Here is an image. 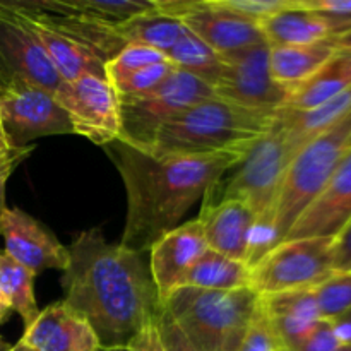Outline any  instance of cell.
I'll use <instances>...</instances> for the list:
<instances>
[{"mask_svg": "<svg viewBox=\"0 0 351 351\" xmlns=\"http://www.w3.org/2000/svg\"><path fill=\"white\" fill-rule=\"evenodd\" d=\"M62 276L64 302L82 315L101 348H127L163 312L144 254L112 243L101 230L77 233Z\"/></svg>", "mask_w": 351, "mask_h": 351, "instance_id": "obj_1", "label": "cell"}, {"mask_svg": "<svg viewBox=\"0 0 351 351\" xmlns=\"http://www.w3.org/2000/svg\"><path fill=\"white\" fill-rule=\"evenodd\" d=\"M110 146L127 192L120 245L141 254L149 252L160 237L184 223L192 206L243 158L237 153L154 156L120 141Z\"/></svg>", "mask_w": 351, "mask_h": 351, "instance_id": "obj_2", "label": "cell"}, {"mask_svg": "<svg viewBox=\"0 0 351 351\" xmlns=\"http://www.w3.org/2000/svg\"><path fill=\"white\" fill-rule=\"evenodd\" d=\"M351 123L343 117L324 134L305 144L285 171L276 197L264 218L254 223L247 266L283 242L305 209L319 197L348 149Z\"/></svg>", "mask_w": 351, "mask_h": 351, "instance_id": "obj_3", "label": "cell"}, {"mask_svg": "<svg viewBox=\"0 0 351 351\" xmlns=\"http://www.w3.org/2000/svg\"><path fill=\"white\" fill-rule=\"evenodd\" d=\"M278 112H264L211 96L189 106L158 132L149 153L173 154H245L266 136L278 120Z\"/></svg>", "mask_w": 351, "mask_h": 351, "instance_id": "obj_4", "label": "cell"}, {"mask_svg": "<svg viewBox=\"0 0 351 351\" xmlns=\"http://www.w3.org/2000/svg\"><path fill=\"white\" fill-rule=\"evenodd\" d=\"M257 305L259 295L250 288H178L163 302L165 312L197 351H239Z\"/></svg>", "mask_w": 351, "mask_h": 351, "instance_id": "obj_5", "label": "cell"}, {"mask_svg": "<svg viewBox=\"0 0 351 351\" xmlns=\"http://www.w3.org/2000/svg\"><path fill=\"white\" fill-rule=\"evenodd\" d=\"M280 117V113H278ZM298 151L288 141L280 120L261 137L242 160L208 189L202 202L237 199L249 206L257 219L264 218L276 197L285 171Z\"/></svg>", "mask_w": 351, "mask_h": 351, "instance_id": "obj_6", "label": "cell"}, {"mask_svg": "<svg viewBox=\"0 0 351 351\" xmlns=\"http://www.w3.org/2000/svg\"><path fill=\"white\" fill-rule=\"evenodd\" d=\"M215 96L202 79L175 69L158 88L146 95L119 99L120 143L149 153L158 132L195 103Z\"/></svg>", "mask_w": 351, "mask_h": 351, "instance_id": "obj_7", "label": "cell"}, {"mask_svg": "<svg viewBox=\"0 0 351 351\" xmlns=\"http://www.w3.org/2000/svg\"><path fill=\"white\" fill-rule=\"evenodd\" d=\"M335 273V239L283 240L250 266V290L259 297L314 290Z\"/></svg>", "mask_w": 351, "mask_h": 351, "instance_id": "obj_8", "label": "cell"}, {"mask_svg": "<svg viewBox=\"0 0 351 351\" xmlns=\"http://www.w3.org/2000/svg\"><path fill=\"white\" fill-rule=\"evenodd\" d=\"M0 127L16 149L40 137L72 134L71 120L53 93L17 77L0 89Z\"/></svg>", "mask_w": 351, "mask_h": 351, "instance_id": "obj_9", "label": "cell"}, {"mask_svg": "<svg viewBox=\"0 0 351 351\" xmlns=\"http://www.w3.org/2000/svg\"><path fill=\"white\" fill-rule=\"evenodd\" d=\"M225 69L215 84V96L264 112L285 108L291 91L278 84L269 71V43L223 55Z\"/></svg>", "mask_w": 351, "mask_h": 351, "instance_id": "obj_10", "label": "cell"}, {"mask_svg": "<svg viewBox=\"0 0 351 351\" xmlns=\"http://www.w3.org/2000/svg\"><path fill=\"white\" fill-rule=\"evenodd\" d=\"M55 98L67 113L72 134L98 146L120 139L119 98L101 75H81L62 84Z\"/></svg>", "mask_w": 351, "mask_h": 351, "instance_id": "obj_11", "label": "cell"}, {"mask_svg": "<svg viewBox=\"0 0 351 351\" xmlns=\"http://www.w3.org/2000/svg\"><path fill=\"white\" fill-rule=\"evenodd\" d=\"M0 62L14 77L53 95L65 82L16 2H0Z\"/></svg>", "mask_w": 351, "mask_h": 351, "instance_id": "obj_12", "label": "cell"}, {"mask_svg": "<svg viewBox=\"0 0 351 351\" xmlns=\"http://www.w3.org/2000/svg\"><path fill=\"white\" fill-rule=\"evenodd\" d=\"M156 5L161 12L180 19L189 31L201 38L221 57L243 48L267 43L259 23L216 9L209 0H156Z\"/></svg>", "mask_w": 351, "mask_h": 351, "instance_id": "obj_13", "label": "cell"}, {"mask_svg": "<svg viewBox=\"0 0 351 351\" xmlns=\"http://www.w3.org/2000/svg\"><path fill=\"white\" fill-rule=\"evenodd\" d=\"M0 235L7 257L38 276L47 269L65 271L69 249L38 219L19 208H7L3 213Z\"/></svg>", "mask_w": 351, "mask_h": 351, "instance_id": "obj_14", "label": "cell"}, {"mask_svg": "<svg viewBox=\"0 0 351 351\" xmlns=\"http://www.w3.org/2000/svg\"><path fill=\"white\" fill-rule=\"evenodd\" d=\"M208 250L199 219L184 221L165 233L149 249V271L163 304L173 291L182 288L189 271Z\"/></svg>", "mask_w": 351, "mask_h": 351, "instance_id": "obj_15", "label": "cell"}, {"mask_svg": "<svg viewBox=\"0 0 351 351\" xmlns=\"http://www.w3.org/2000/svg\"><path fill=\"white\" fill-rule=\"evenodd\" d=\"M351 221V147L345 151L319 197L305 209L285 240L336 239Z\"/></svg>", "mask_w": 351, "mask_h": 351, "instance_id": "obj_16", "label": "cell"}, {"mask_svg": "<svg viewBox=\"0 0 351 351\" xmlns=\"http://www.w3.org/2000/svg\"><path fill=\"white\" fill-rule=\"evenodd\" d=\"M19 341L34 351H96L101 348L89 322L64 300L40 311L33 324L24 328Z\"/></svg>", "mask_w": 351, "mask_h": 351, "instance_id": "obj_17", "label": "cell"}, {"mask_svg": "<svg viewBox=\"0 0 351 351\" xmlns=\"http://www.w3.org/2000/svg\"><path fill=\"white\" fill-rule=\"evenodd\" d=\"M197 219L208 249L247 264L256 215L245 202L237 199L202 202Z\"/></svg>", "mask_w": 351, "mask_h": 351, "instance_id": "obj_18", "label": "cell"}, {"mask_svg": "<svg viewBox=\"0 0 351 351\" xmlns=\"http://www.w3.org/2000/svg\"><path fill=\"white\" fill-rule=\"evenodd\" d=\"M33 5L58 33L67 36L72 43L81 47L103 64L112 60L127 45L117 31V24L103 23L72 12L60 0H43L33 2Z\"/></svg>", "mask_w": 351, "mask_h": 351, "instance_id": "obj_19", "label": "cell"}, {"mask_svg": "<svg viewBox=\"0 0 351 351\" xmlns=\"http://www.w3.org/2000/svg\"><path fill=\"white\" fill-rule=\"evenodd\" d=\"M259 304L285 351H297L321 321L312 290L264 295Z\"/></svg>", "mask_w": 351, "mask_h": 351, "instance_id": "obj_20", "label": "cell"}, {"mask_svg": "<svg viewBox=\"0 0 351 351\" xmlns=\"http://www.w3.org/2000/svg\"><path fill=\"white\" fill-rule=\"evenodd\" d=\"M269 47H295L335 40L345 27L331 17L302 7L293 0L291 7L259 23Z\"/></svg>", "mask_w": 351, "mask_h": 351, "instance_id": "obj_21", "label": "cell"}, {"mask_svg": "<svg viewBox=\"0 0 351 351\" xmlns=\"http://www.w3.org/2000/svg\"><path fill=\"white\" fill-rule=\"evenodd\" d=\"M17 7L23 10L31 21L34 33L40 38L45 51L50 57L51 64L55 65L57 72L65 82L74 81L81 75H103L105 64L89 55L75 43H72L67 36L58 33L50 23L43 17V14L33 5V2H16Z\"/></svg>", "mask_w": 351, "mask_h": 351, "instance_id": "obj_22", "label": "cell"}, {"mask_svg": "<svg viewBox=\"0 0 351 351\" xmlns=\"http://www.w3.org/2000/svg\"><path fill=\"white\" fill-rule=\"evenodd\" d=\"M338 51L335 40L295 47H269V71L274 81L291 93L307 82ZM291 96V95H290Z\"/></svg>", "mask_w": 351, "mask_h": 351, "instance_id": "obj_23", "label": "cell"}, {"mask_svg": "<svg viewBox=\"0 0 351 351\" xmlns=\"http://www.w3.org/2000/svg\"><path fill=\"white\" fill-rule=\"evenodd\" d=\"M348 89H351V48H338L307 82L291 93L285 110H312Z\"/></svg>", "mask_w": 351, "mask_h": 351, "instance_id": "obj_24", "label": "cell"}, {"mask_svg": "<svg viewBox=\"0 0 351 351\" xmlns=\"http://www.w3.org/2000/svg\"><path fill=\"white\" fill-rule=\"evenodd\" d=\"M182 288L239 290L250 288V267L242 261L208 249L185 276Z\"/></svg>", "mask_w": 351, "mask_h": 351, "instance_id": "obj_25", "label": "cell"}, {"mask_svg": "<svg viewBox=\"0 0 351 351\" xmlns=\"http://www.w3.org/2000/svg\"><path fill=\"white\" fill-rule=\"evenodd\" d=\"M184 29L180 19L158 10V5L154 10L117 24V31L127 45H143L165 55L177 43Z\"/></svg>", "mask_w": 351, "mask_h": 351, "instance_id": "obj_26", "label": "cell"}, {"mask_svg": "<svg viewBox=\"0 0 351 351\" xmlns=\"http://www.w3.org/2000/svg\"><path fill=\"white\" fill-rule=\"evenodd\" d=\"M167 58L178 71L189 72L215 88L225 69V60L211 47L195 36L187 27L177 43L167 51Z\"/></svg>", "mask_w": 351, "mask_h": 351, "instance_id": "obj_27", "label": "cell"}, {"mask_svg": "<svg viewBox=\"0 0 351 351\" xmlns=\"http://www.w3.org/2000/svg\"><path fill=\"white\" fill-rule=\"evenodd\" d=\"M34 278L36 276L31 271L0 252V288L5 295L10 311L21 315L24 328L33 324L40 314L34 298Z\"/></svg>", "mask_w": 351, "mask_h": 351, "instance_id": "obj_28", "label": "cell"}, {"mask_svg": "<svg viewBox=\"0 0 351 351\" xmlns=\"http://www.w3.org/2000/svg\"><path fill=\"white\" fill-rule=\"evenodd\" d=\"M69 10L108 24H120L156 7V0H60Z\"/></svg>", "mask_w": 351, "mask_h": 351, "instance_id": "obj_29", "label": "cell"}, {"mask_svg": "<svg viewBox=\"0 0 351 351\" xmlns=\"http://www.w3.org/2000/svg\"><path fill=\"white\" fill-rule=\"evenodd\" d=\"M312 293L321 319L338 322L351 311V271H335Z\"/></svg>", "mask_w": 351, "mask_h": 351, "instance_id": "obj_30", "label": "cell"}, {"mask_svg": "<svg viewBox=\"0 0 351 351\" xmlns=\"http://www.w3.org/2000/svg\"><path fill=\"white\" fill-rule=\"evenodd\" d=\"M173 71V64H171L170 60H167L160 62V64L149 65V67L139 69V71L130 72V74L120 75V77H115L112 79V81L106 82H108L110 88L113 89L117 98L129 99L141 95H146L151 89L158 88V86H160Z\"/></svg>", "mask_w": 351, "mask_h": 351, "instance_id": "obj_31", "label": "cell"}, {"mask_svg": "<svg viewBox=\"0 0 351 351\" xmlns=\"http://www.w3.org/2000/svg\"><path fill=\"white\" fill-rule=\"evenodd\" d=\"M167 55L154 48L143 47V45H125L115 57L110 62H106L103 69V75L106 81L120 77V75L130 74L139 69L149 67V65L167 62Z\"/></svg>", "mask_w": 351, "mask_h": 351, "instance_id": "obj_32", "label": "cell"}, {"mask_svg": "<svg viewBox=\"0 0 351 351\" xmlns=\"http://www.w3.org/2000/svg\"><path fill=\"white\" fill-rule=\"evenodd\" d=\"M209 3L225 12L261 23L291 7L293 0H209Z\"/></svg>", "mask_w": 351, "mask_h": 351, "instance_id": "obj_33", "label": "cell"}, {"mask_svg": "<svg viewBox=\"0 0 351 351\" xmlns=\"http://www.w3.org/2000/svg\"><path fill=\"white\" fill-rule=\"evenodd\" d=\"M239 351H285L278 336L274 335L269 321L264 315L261 304L257 305L256 315L252 317L245 335H243Z\"/></svg>", "mask_w": 351, "mask_h": 351, "instance_id": "obj_34", "label": "cell"}, {"mask_svg": "<svg viewBox=\"0 0 351 351\" xmlns=\"http://www.w3.org/2000/svg\"><path fill=\"white\" fill-rule=\"evenodd\" d=\"M341 345L335 322L321 319L311 336L298 346L297 351H338Z\"/></svg>", "mask_w": 351, "mask_h": 351, "instance_id": "obj_35", "label": "cell"}, {"mask_svg": "<svg viewBox=\"0 0 351 351\" xmlns=\"http://www.w3.org/2000/svg\"><path fill=\"white\" fill-rule=\"evenodd\" d=\"M300 3L305 9L315 10L335 19L345 27V31L351 27V0H300Z\"/></svg>", "mask_w": 351, "mask_h": 351, "instance_id": "obj_36", "label": "cell"}, {"mask_svg": "<svg viewBox=\"0 0 351 351\" xmlns=\"http://www.w3.org/2000/svg\"><path fill=\"white\" fill-rule=\"evenodd\" d=\"M33 151V146L27 147H12L7 154L0 158V225H2L3 213H5V191H7V182H9L12 171L29 156Z\"/></svg>", "mask_w": 351, "mask_h": 351, "instance_id": "obj_37", "label": "cell"}, {"mask_svg": "<svg viewBox=\"0 0 351 351\" xmlns=\"http://www.w3.org/2000/svg\"><path fill=\"white\" fill-rule=\"evenodd\" d=\"M158 329H160L161 339H163V345L167 351H197L189 343V339L182 335L178 326L165 312V308L160 315V321H158Z\"/></svg>", "mask_w": 351, "mask_h": 351, "instance_id": "obj_38", "label": "cell"}, {"mask_svg": "<svg viewBox=\"0 0 351 351\" xmlns=\"http://www.w3.org/2000/svg\"><path fill=\"white\" fill-rule=\"evenodd\" d=\"M335 271H351V221L335 239Z\"/></svg>", "mask_w": 351, "mask_h": 351, "instance_id": "obj_39", "label": "cell"}, {"mask_svg": "<svg viewBox=\"0 0 351 351\" xmlns=\"http://www.w3.org/2000/svg\"><path fill=\"white\" fill-rule=\"evenodd\" d=\"M129 351H167L163 345V339H161L160 329L156 324H151L127 346Z\"/></svg>", "mask_w": 351, "mask_h": 351, "instance_id": "obj_40", "label": "cell"}, {"mask_svg": "<svg viewBox=\"0 0 351 351\" xmlns=\"http://www.w3.org/2000/svg\"><path fill=\"white\" fill-rule=\"evenodd\" d=\"M335 326L343 345H351V311L345 315V317L339 319L338 322H335Z\"/></svg>", "mask_w": 351, "mask_h": 351, "instance_id": "obj_41", "label": "cell"}, {"mask_svg": "<svg viewBox=\"0 0 351 351\" xmlns=\"http://www.w3.org/2000/svg\"><path fill=\"white\" fill-rule=\"evenodd\" d=\"M9 314H10V307L9 304H7V298L5 295H3L2 288H0V324L9 319Z\"/></svg>", "mask_w": 351, "mask_h": 351, "instance_id": "obj_42", "label": "cell"}, {"mask_svg": "<svg viewBox=\"0 0 351 351\" xmlns=\"http://www.w3.org/2000/svg\"><path fill=\"white\" fill-rule=\"evenodd\" d=\"M335 43L338 48H351V27L348 31H345V33L338 34L335 38Z\"/></svg>", "mask_w": 351, "mask_h": 351, "instance_id": "obj_43", "label": "cell"}, {"mask_svg": "<svg viewBox=\"0 0 351 351\" xmlns=\"http://www.w3.org/2000/svg\"><path fill=\"white\" fill-rule=\"evenodd\" d=\"M12 79H14V75L10 74V72L7 71L5 67H3L2 62H0V89L5 88V86L9 84V82L12 81Z\"/></svg>", "mask_w": 351, "mask_h": 351, "instance_id": "obj_44", "label": "cell"}, {"mask_svg": "<svg viewBox=\"0 0 351 351\" xmlns=\"http://www.w3.org/2000/svg\"><path fill=\"white\" fill-rule=\"evenodd\" d=\"M9 351H34L33 348H31V346H27V345H24V343H17V345H14V346H10V350Z\"/></svg>", "mask_w": 351, "mask_h": 351, "instance_id": "obj_45", "label": "cell"}, {"mask_svg": "<svg viewBox=\"0 0 351 351\" xmlns=\"http://www.w3.org/2000/svg\"><path fill=\"white\" fill-rule=\"evenodd\" d=\"M9 350H10V345L2 338V336H0V351H9Z\"/></svg>", "mask_w": 351, "mask_h": 351, "instance_id": "obj_46", "label": "cell"}, {"mask_svg": "<svg viewBox=\"0 0 351 351\" xmlns=\"http://www.w3.org/2000/svg\"><path fill=\"white\" fill-rule=\"evenodd\" d=\"M96 351H129L127 348H98Z\"/></svg>", "mask_w": 351, "mask_h": 351, "instance_id": "obj_47", "label": "cell"}, {"mask_svg": "<svg viewBox=\"0 0 351 351\" xmlns=\"http://www.w3.org/2000/svg\"><path fill=\"white\" fill-rule=\"evenodd\" d=\"M346 120H348V122L351 123V110H350V112L348 113H346ZM348 147H351V136H350V141H348Z\"/></svg>", "mask_w": 351, "mask_h": 351, "instance_id": "obj_48", "label": "cell"}, {"mask_svg": "<svg viewBox=\"0 0 351 351\" xmlns=\"http://www.w3.org/2000/svg\"><path fill=\"white\" fill-rule=\"evenodd\" d=\"M338 351H351V345H341V348Z\"/></svg>", "mask_w": 351, "mask_h": 351, "instance_id": "obj_49", "label": "cell"}, {"mask_svg": "<svg viewBox=\"0 0 351 351\" xmlns=\"http://www.w3.org/2000/svg\"><path fill=\"white\" fill-rule=\"evenodd\" d=\"M0 252H2V250H0Z\"/></svg>", "mask_w": 351, "mask_h": 351, "instance_id": "obj_50", "label": "cell"}]
</instances>
